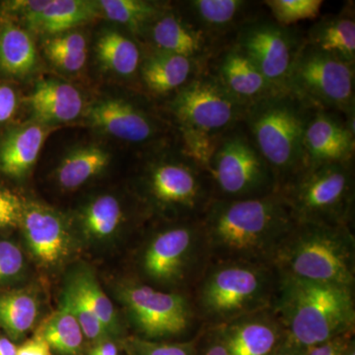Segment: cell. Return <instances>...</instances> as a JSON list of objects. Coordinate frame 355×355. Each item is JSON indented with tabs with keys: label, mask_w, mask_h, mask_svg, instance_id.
Listing matches in <instances>:
<instances>
[{
	"label": "cell",
	"mask_w": 355,
	"mask_h": 355,
	"mask_svg": "<svg viewBox=\"0 0 355 355\" xmlns=\"http://www.w3.org/2000/svg\"><path fill=\"white\" fill-rule=\"evenodd\" d=\"M39 315L34 292L16 291L0 294V328L10 340H17L32 330Z\"/></svg>",
	"instance_id": "obj_30"
},
{
	"label": "cell",
	"mask_w": 355,
	"mask_h": 355,
	"mask_svg": "<svg viewBox=\"0 0 355 355\" xmlns=\"http://www.w3.org/2000/svg\"><path fill=\"white\" fill-rule=\"evenodd\" d=\"M277 24L291 27L301 21L319 17L322 0H266L261 2Z\"/></svg>",
	"instance_id": "obj_35"
},
{
	"label": "cell",
	"mask_w": 355,
	"mask_h": 355,
	"mask_svg": "<svg viewBox=\"0 0 355 355\" xmlns=\"http://www.w3.org/2000/svg\"><path fill=\"white\" fill-rule=\"evenodd\" d=\"M24 203L11 191L0 189V229L20 226Z\"/></svg>",
	"instance_id": "obj_39"
},
{
	"label": "cell",
	"mask_w": 355,
	"mask_h": 355,
	"mask_svg": "<svg viewBox=\"0 0 355 355\" xmlns=\"http://www.w3.org/2000/svg\"><path fill=\"white\" fill-rule=\"evenodd\" d=\"M144 37L149 39L151 48L155 50L207 65L225 46L198 29L181 10H175L169 6L149 26Z\"/></svg>",
	"instance_id": "obj_14"
},
{
	"label": "cell",
	"mask_w": 355,
	"mask_h": 355,
	"mask_svg": "<svg viewBox=\"0 0 355 355\" xmlns=\"http://www.w3.org/2000/svg\"><path fill=\"white\" fill-rule=\"evenodd\" d=\"M209 70L226 90L245 107L279 92L253 60L231 43L210 60Z\"/></svg>",
	"instance_id": "obj_19"
},
{
	"label": "cell",
	"mask_w": 355,
	"mask_h": 355,
	"mask_svg": "<svg viewBox=\"0 0 355 355\" xmlns=\"http://www.w3.org/2000/svg\"><path fill=\"white\" fill-rule=\"evenodd\" d=\"M125 220L120 200L113 196L96 198L84 207L80 216L81 227L88 239L100 241L116 234Z\"/></svg>",
	"instance_id": "obj_32"
},
{
	"label": "cell",
	"mask_w": 355,
	"mask_h": 355,
	"mask_svg": "<svg viewBox=\"0 0 355 355\" xmlns=\"http://www.w3.org/2000/svg\"><path fill=\"white\" fill-rule=\"evenodd\" d=\"M96 55L105 69L118 76L132 77L139 72L142 60L139 46L120 32L103 33L96 43Z\"/></svg>",
	"instance_id": "obj_29"
},
{
	"label": "cell",
	"mask_w": 355,
	"mask_h": 355,
	"mask_svg": "<svg viewBox=\"0 0 355 355\" xmlns=\"http://www.w3.org/2000/svg\"><path fill=\"white\" fill-rule=\"evenodd\" d=\"M67 288L74 292L94 312L111 338H120L123 330L113 303L103 291L94 273L86 268L74 270L67 280Z\"/></svg>",
	"instance_id": "obj_27"
},
{
	"label": "cell",
	"mask_w": 355,
	"mask_h": 355,
	"mask_svg": "<svg viewBox=\"0 0 355 355\" xmlns=\"http://www.w3.org/2000/svg\"><path fill=\"white\" fill-rule=\"evenodd\" d=\"M286 91L311 108L336 112L355 123V64L305 42L289 71Z\"/></svg>",
	"instance_id": "obj_11"
},
{
	"label": "cell",
	"mask_w": 355,
	"mask_h": 355,
	"mask_svg": "<svg viewBox=\"0 0 355 355\" xmlns=\"http://www.w3.org/2000/svg\"><path fill=\"white\" fill-rule=\"evenodd\" d=\"M22 251L17 245L7 240L0 241V284L19 277L24 270Z\"/></svg>",
	"instance_id": "obj_38"
},
{
	"label": "cell",
	"mask_w": 355,
	"mask_h": 355,
	"mask_svg": "<svg viewBox=\"0 0 355 355\" xmlns=\"http://www.w3.org/2000/svg\"><path fill=\"white\" fill-rule=\"evenodd\" d=\"M196 355H230L218 329L202 327L196 336Z\"/></svg>",
	"instance_id": "obj_40"
},
{
	"label": "cell",
	"mask_w": 355,
	"mask_h": 355,
	"mask_svg": "<svg viewBox=\"0 0 355 355\" xmlns=\"http://www.w3.org/2000/svg\"><path fill=\"white\" fill-rule=\"evenodd\" d=\"M340 355H355V338L354 336H352L347 343H345V347H343L342 354Z\"/></svg>",
	"instance_id": "obj_47"
},
{
	"label": "cell",
	"mask_w": 355,
	"mask_h": 355,
	"mask_svg": "<svg viewBox=\"0 0 355 355\" xmlns=\"http://www.w3.org/2000/svg\"><path fill=\"white\" fill-rule=\"evenodd\" d=\"M0 22V72L7 76H27L36 69L38 57L29 33L4 16Z\"/></svg>",
	"instance_id": "obj_26"
},
{
	"label": "cell",
	"mask_w": 355,
	"mask_h": 355,
	"mask_svg": "<svg viewBox=\"0 0 355 355\" xmlns=\"http://www.w3.org/2000/svg\"><path fill=\"white\" fill-rule=\"evenodd\" d=\"M89 355H120L119 349L116 343L112 340H105V342L97 343Z\"/></svg>",
	"instance_id": "obj_44"
},
{
	"label": "cell",
	"mask_w": 355,
	"mask_h": 355,
	"mask_svg": "<svg viewBox=\"0 0 355 355\" xmlns=\"http://www.w3.org/2000/svg\"><path fill=\"white\" fill-rule=\"evenodd\" d=\"M207 173L216 200H249L272 195L279 184L244 125L224 133L217 141Z\"/></svg>",
	"instance_id": "obj_10"
},
{
	"label": "cell",
	"mask_w": 355,
	"mask_h": 355,
	"mask_svg": "<svg viewBox=\"0 0 355 355\" xmlns=\"http://www.w3.org/2000/svg\"><path fill=\"white\" fill-rule=\"evenodd\" d=\"M178 135H195L218 139L244 120L246 107L207 70L166 102Z\"/></svg>",
	"instance_id": "obj_12"
},
{
	"label": "cell",
	"mask_w": 355,
	"mask_h": 355,
	"mask_svg": "<svg viewBox=\"0 0 355 355\" xmlns=\"http://www.w3.org/2000/svg\"><path fill=\"white\" fill-rule=\"evenodd\" d=\"M44 51L49 60L58 69L76 72L85 64L87 43L81 33L65 32L44 40Z\"/></svg>",
	"instance_id": "obj_34"
},
{
	"label": "cell",
	"mask_w": 355,
	"mask_h": 355,
	"mask_svg": "<svg viewBox=\"0 0 355 355\" xmlns=\"http://www.w3.org/2000/svg\"><path fill=\"white\" fill-rule=\"evenodd\" d=\"M305 167L354 161V123L343 114L315 110L304 137Z\"/></svg>",
	"instance_id": "obj_15"
},
{
	"label": "cell",
	"mask_w": 355,
	"mask_h": 355,
	"mask_svg": "<svg viewBox=\"0 0 355 355\" xmlns=\"http://www.w3.org/2000/svg\"><path fill=\"white\" fill-rule=\"evenodd\" d=\"M261 2L248 0H191L184 2L182 12L198 29L226 46L237 32L260 15Z\"/></svg>",
	"instance_id": "obj_20"
},
{
	"label": "cell",
	"mask_w": 355,
	"mask_h": 355,
	"mask_svg": "<svg viewBox=\"0 0 355 355\" xmlns=\"http://www.w3.org/2000/svg\"><path fill=\"white\" fill-rule=\"evenodd\" d=\"M17 349L10 338L0 336V355H16Z\"/></svg>",
	"instance_id": "obj_45"
},
{
	"label": "cell",
	"mask_w": 355,
	"mask_h": 355,
	"mask_svg": "<svg viewBox=\"0 0 355 355\" xmlns=\"http://www.w3.org/2000/svg\"><path fill=\"white\" fill-rule=\"evenodd\" d=\"M207 67L190 58L151 48L142 57L139 74L151 95L171 97Z\"/></svg>",
	"instance_id": "obj_21"
},
{
	"label": "cell",
	"mask_w": 355,
	"mask_h": 355,
	"mask_svg": "<svg viewBox=\"0 0 355 355\" xmlns=\"http://www.w3.org/2000/svg\"><path fill=\"white\" fill-rule=\"evenodd\" d=\"M315 110L287 91L247 107L243 125L279 187L305 168L304 137Z\"/></svg>",
	"instance_id": "obj_6"
},
{
	"label": "cell",
	"mask_w": 355,
	"mask_h": 355,
	"mask_svg": "<svg viewBox=\"0 0 355 355\" xmlns=\"http://www.w3.org/2000/svg\"><path fill=\"white\" fill-rule=\"evenodd\" d=\"M49 128L30 123L13 128L0 141V171L14 178L25 176L36 163Z\"/></svg>",
	"instance_id": "obj_24"
},
{
	"label": "cell",
	"mask_w": 355,
	"mask_h": 355,
	"mask_svg": "<svg viewBox=\"0 0 355 355\" xmlns=\"http://www.w3.org/2000/svg\"><path fill=\"white\" fill-rule=\"evenodd\" d=\"M110 153L98 146L78 147L60 162L57 169V180L65 190H74L97 176L109 165Z\"/></svg>",
	"instance_id": "obj_28"
},
{
	"label": "cell",
	"mask_w": 355,
	"mask_h": 355,
	"mask_svg": "<svg viewBox=\"0 0 355 355\" xmlns=\"http://www.w3.org/2000/svg\"><path fill=\"white\" fill-rule=\"evenodd\" d=\"M17 109V96L10 86L0 84V123L12 118Z\"/></svg>",
	"instance_id": "obj_42"
},
{
	"label": "cell",
	"mask_w": 355,
	"mask_h": 355,
	"mask_svg": "<svg viewBox=\"0 0 355 355\" xmlns=\"http://www.w3.org/2000/svg\"><path fill=\"white\" fill-rule=\"evenodd\" d=\"M151 159L141 179L144 197L167 221L202 218L214 200L207 170L184 153L179 142L173 153Z\"/></svg>",
	"instance_id": "obj_8"
},
{
	"label": "cell",
	"mask_w": 355,
	"mask_h": 355,
	"mask_svg": "<svg viewBox=\"0 0 355 355\" xmlns=\"http://www.w3.org/2000/svg\"><path fill=\"white\" fill-rule=\"evenodd\" d=\"M60 303L67 306L70 312L76 318L86 338L97 343L112 340L106 328L103 326L101 321L98 319L94 312L81 300L79 296H77L67 286H65Z\"/></svg>",
	"instance_id": "obj_36"
},
{
	"label": "cell",
	"mask_w": 355,
	"mask_h": 355,
	"mask_svg": "<svg viewBox=\"0 0 355 355\" xmlns=\"http://www.w3.org/2000/svg\"><path fill=\"white\" fill-rule=\"evenodd\" d=\"M279 193L296 223L354 227V161L305 167Z\"/></svg>",
	"instance_id": "obj_7"
},
{
	"label": "cell",
	"mask_w": 355,
	"mask_h": 355,
	"mask_svg": "<svg viewBox=\"0 0 355 355\" xmlns=\"http://www.w3.org/2000/svg\"><path fill=\"white\" fill-rule=\"evenodd\" d=\"M36 333L43 336L51 352L58 355L83 354L85 338L83 329L74 315L62 303L44 320Z\"/></svg>",
	"instance_id": "obj_31"
},
{
	"label": "cell",
	"mask_w": 355,
	"mask_h": 355,
	"mask_svg": "<svg viewBox=\"0 0 355 355\" xmlns=\"http://www.w3.org/2000/svg\"><path fill=\"white\" fill-rule=\"evenodd\" d=\"M214 328L220 331L230 355H275L286 343V331L272 307Z\"/></svg>",
	"instance_id": "obj_18"
},
{
	"label": "cell",
	"mask_w": 355,
	"mask_h": 355,
	"mask_svg": "<svg viewBox=\"0 0 355 355\" xmlns=\"http://www.w3.org/2000/svg\"><path fill=\"white\" fill-rule=\"evenodd\" d=\"M275 355H304V349L286 343Z\"/></svg>",
	"instance_id": "obj_46"
},
{
	"label": "cell",
	"mask_w": 355,
	"mask_h": 355,
	"mask_svg": "<svg viewBox=\"0 0 355 355\" xmlns=\"http://www.w3.org/2000/svg\"><path fill=\"white\" fill-rule=\"evenodd\" d=\"M27 101L35 120L44 125L76 120L83 109L79 91L57 79L40 80Z\"/></svg>",
	"instance_id": "obj_22"
},
{
	"label": "cell",
	"mask_w": 355,
	"mask_h": 355,
	"mask_svg": "<svg viewBox=\"0 0 355 355\" xmlns=\"http://www.w3.org/2000/svg\"><path fill=\"white\" fill-rule=\"evenodd\" d=\"M354 335L355 333L347 334V335L338 336L328 342L307 347V349H304V355H340L345 343Z\"/></svg>",
	"instance_id": "obj_41"
},
{
	"label": "cell",
	"mask_w": 355,
	"mask_h": 355,
	"mask_svg": "<svg viewBox=\"0 0 355 355\" xmlns=\"http://www.w3.org/2000/svg\"><path fill=\"white\" fill-rule=\"evenodd\" d=\"M26 244L40 266L53 268L69 257L71 237L58 212L40 203H24L20 223Z\"/></svg>",
	"instance_id": "obj_17"
},
{
	"label": "cell",
	"mask_w": 355,
	"mask_h": 355,
	"mask_svg": "<svg viewBox=\"0 0 355 355\" xmlns=\"http://www.w3.org/2000/svg\"><path fill=\"white\" fill-rule=\"evenodd\" d=\"M98 3L107 18L125 26L139 37L144 36L149 26L168 7L147 0H101Z\"/></svg>",
	"instance_id": "obj_33"
},
{
	"label": "cell",
	"mask_w": 355,
	"mask_h": 355,
	"mask_svg": "<svg viewBox=\"0 0 355 355\" xmlns=\"http://www.w3.org/2000/svg\"><path fill=\"white\" fill-rule=\"evenodd\" d=\"M101 12L98 1L50 0L43 10L28 16L24 21L30 31L53 36L90 22Z\"/></svg>",
	"instance_id": "obj_25"
},
{
	"label": "cell",
	"mask_w": 355,
	"mask_h": 355,
	"mask_svg": "<svg viewBox=\"0 0 355 355\" xmlns=\"http://www.w3.org/2000/svg\"><path fill=\"white\" fill-rule=\"evenodd\" d=\"M272 309L286 331V345L299 349L355 333V291L349 287L279 272Z\"/></svg>",
	"instance_id": "obj_2"
},
{
	"label": "cell",
	"mask_w": 355,
	"mask_h": 355,
	"mask_svg": "<svg viewBox=\"0 0 355 355\" xmlns=\"http://www.w3.org/2000/svg\"><path fill=\"white\" fill-rule=\"evenodd\" d=\"M303 42L304 36L297 30L277 24L263 12L243 26L232 43L277 90L286 91L287 77Z\"/></svg>",
	"instance_id": "obj_13"
},
{
	"label": "cell",
	"mask_w": 355,
	"mask_h": 355,
	"mask_svg": "<svg viewBox=\"0 0 355 355\" xmlns=\"http://www.w3.org/2000/svg\"><path fill=\"white\" fill-rule=\"evenodd\" d=\"M135 336L153 342H183L200 333L202 324L188 294L159 291L128 279L118 289Z\"/></svg>",
	"instance_id": "obj_9"
},
{
	"label": "cell",
	"mask_w": 355,
	"mask_h": 355,
	"mask_svg": "<svg viewBox=\"0 0 355 355\" xmlns=\"http://www.w3.org/2000/svg\"><path fill=\"white\" fill-rule=\"evenodd\" d=\"M123 347L128 355H196V338L183 342H153L132 336L123 340Z\"/></svg>",
	"instance_id": "obj_37"
},
{
	"label": "cell",
	"mask_w": 355,
	"mask_h": 355,
	"mask_svg": "<svg viewBox=\"0 0 355 355\" xmlns=\"http://www.w3.org/2000/svg\"><path fill=\"white\" fill-rule=\"evenodd\" d=\"M85 114L92 127L130 144H149L163 135L162 127L153 114L128 100H101L91 105Z\"/></svg>",
	"instance_id": "obj_16"
},
{
	"label": "cell",
	"mask_w": 355,
	"mask_h": 355,
	"mask_svg": "<svg viewBox=\"0 0 355 355\" xmlns=\"http://www.w3.org/2000/svg\"><path fill=\"white\" fill-rule=\"evenodd\" d=\"M279 279L272 263L210 261L190 297L202 327H220L272 307Z\"/></svg>",
	"instance_id": "obj_3"
},
{
	"label": "cell",
	"mask_w": 355,
	"mask_h": 355,
	"mask_svg": "<svg viewBox=\"0 0 355 355\" xmlns=\"http://www.w3.org/2000/svg\"><path fill=\"white\" fill-rule=\"evenodd\" d=\"M200 221L210 261L272 265L296 224L279 191L249 200L214 198Z\"/></svg>",
	"instance_id": "obj_1"
},
{
	"label": "cell",
	"mask_w": 355,
	"mask_h": 355,
	"mask_svg": "<svg viewBox=\"0 0 355 355\" xmlns=\"http://www.w3.org/2000/svg\"><path fill=\"white\" fill-rule=\"evenodd\" d=\"M16 355H51V350L43 336L36 333L18 347Z\"/></svg>",
	"instance_id": "obj_43"
},
{
	"label": "cell",
	"mask_w": 355,
	"mask_h": 355,
	"mask_svg": "<svg viewBox=\"0 0 355 355\" xmlns=\"http://www.w3.org/2000/svg\"><path fill=\"white\" fill-rule=\"evenodd\" d=\"M209 263L200 219L167 221L144 240L135 259L137 280L159 291L188 295Z\"/></svg>",
	"instance_id": "obj_4"
},
{
	"label": "cell",
	"mask_w": 355,
	"mask_h": 355,
	"mask_svg": "<svg viewBox=\"0 0 355 355\" xmlns=\"http://www.w3.org/2000/svg\"><path fill=\"white\" fill-rule=\"evenodd\" d=\"M279 272L355 289L354 227L296 223L275 254Z\"/></svg>",
	"instance_id": "obj_5"
},
{
	"label": "cell",
	"mask_w": 355,
	"mask_h": 355,
	"mask_svg": "<svg viewBox=\"0 0 355 355\" xmlns=\"http://www.w3.org/2000/svg\"><path fill=\"white\" fill-rule=\"evenodd\" d=\"M354 12V3L349 2L338 14L324 16L306 33L305 44L355 64Z\"/></svg>",
	"instance_id": "obj_23"
}]
</instances>
